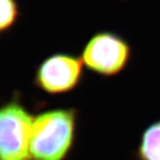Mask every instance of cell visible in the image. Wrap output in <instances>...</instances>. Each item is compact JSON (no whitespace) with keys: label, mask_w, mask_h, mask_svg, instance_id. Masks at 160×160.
Instances as JSON below:
<instances>
[{"label":"cell","mask_w":160,"mask_h":160,"mask_svg":"<svg viewBox=\"0 0 160 160\" xmlns=\"http://www.w3.org/2000/svg\"><path fill=\"white\" fill-rule=\"evenodd\" d=\"M0 34H8L17 25L22 17V9L18 0H0Z\"/></svg>","instance_id":"8992f818"},{"label":"cell","mask_w":160,"mask_h":160,"mask_svg":"<svg viewBox=\"0 0 160 160\" xmlns=\"http://www.w3.org/2000/svg\"><path fill=\"white\" fill-rule=\"evenodd\" d=\"M84 67L80 56L69 52H54L38 65L33 83L49 94L67 93L82 82Z\"/></svg>","instance_id":"277c9868"},{"label":"cell","mask_w":160,"mask_h":160,"mask_svg":"<svg viewBox=\"0 0 160 160\" xmlns=\"http://www.w3.org/2000/svg\"><path fill=\"white\" fill-rule=\"evenodd\" d=\"M77 111L56 109L34 118L29 145L31 160H65L73 146Z\"/></svg>","instance_id":"6da1fadb"},{"label":"cell","mask_w":160,"mask_h":160,"mask_svg":"<svg viewBox=\"0 0 160 160\" xmlns=\"http://www.w3.org/2000/svg\"><path fill=\"white\" fill-rule=\"evenodd\" d=\"M34 118L17 97L0 109L1 160H31L30 138Z\"/></svg>","instance_id":"3957f363"},{"label":"cell","mask_w":160,"mask_h":160,"mask_svg":"<svg viewBox=\"0 0 160 160\" xmlns=\"http://www.w3.org/2000/svg\"><path fill=\"white\" fill-rule=\"evenodd\" d=\"M132 48L127 40L113 31H97L84 45L80 57L86 69L104 78H112L127 68Z\"/></svg>","instance_id":"7a4b0ae2"},{"label":"cell","mask_w":160,"mask_h":160,"mask_svg":"<svg viewBox=\"0 0 160 160\" xmlns=\"http://www.w3.org/2000/svg\"><path fill=\"white\" fill-rule=\"evenodd\" d=\"M137 157L139 160H160V120L144 130Z\"/></svg>","instance_id":"5b68a950"}]
</instances>
